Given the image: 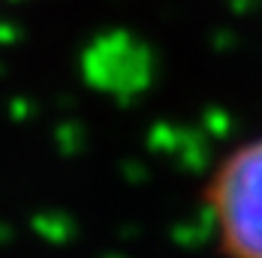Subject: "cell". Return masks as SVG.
Returning <instances> with one entry per match:
<instances>
[{
  "label": "cell",
  "instance_id": "cell-1",
  "mask_svg": "<svg viewBox=\"0 0 262 258\" xmlns=\"http://www.w3.org/2000/svg\"><path fill=\"white\" fill-rule=\"evenodd\" d=\"M205 210L223 258H262V132L217 159L205 180Z\"/></svg>",
  "mask_w": 262,
  "mask_h": 258
}]
</instances>
